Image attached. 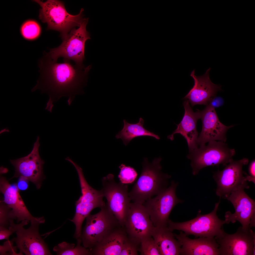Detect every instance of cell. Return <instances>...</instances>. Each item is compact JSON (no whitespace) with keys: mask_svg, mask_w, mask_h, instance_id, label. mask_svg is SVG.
I'll use <instances>...</instances> for the list:
<instances>
[{"mask_svg":"<svg viewBox=\"0 0 255 255\" xmlns=\"http://www.w3.org/2000/svg\"><path fill=\"white\" fill-rule=\"evenodd\" d=\"M119 168L120 171L118 177L121 183L124 184L130 183L135 180L138 174L133 168L123 164H121Z\"/></svg>","mask_w":255,"mask_h":255,"instance_id":"cell-26","label":"cell"},{"mask_svg":"<svg viewBox=\"0 0 255 255\" xmlns=\"http://www.w3.org/2000/svg\"><path fill=\"white\" fill-rule=\"evenodd\" d=\"M41 8L39 18L47 24V29L59 31L62 39L76 27H80L85 18L83 17L84 9L81 8L79 13L74 15L67 11L64 2L56 0H48L44 2L36 0Z\"/></svg>","mask_w":255,"mask_h":255,"instance_id":"cell-3","label":"cell"},{"mask_svg":"<svg viewBox=\"0 0 255 255\" xmlns=\"http://www.w3.org/2000/svg\"><path fill=\"white\" fill-rule=\"evenodd\" d=\"M114 176L109 174L102 179L101 189L107 199V205L121 225L123 227L131 201L129 196L127 185L117 183Z\"/></svg>","mask_w":255,"mask_h":255,"instance_id":"cell-9","label":"cell"},{"mask_svg":"<svg viewBox=\"0 0 255 255\" xmlns=\"http://www.w3.org/2000/svg\"><path fill=\"white\" fill-rule=\"evenodd\" d=\"M16 219L11 209L3 201L0 203V226L7 228L10 221Z\"/></svg>","mask_w":255,"mask_h":255,"instance_id":"cell-27","label":"cell"},{"mask_svg":"<svg viewBox=\"0 0 255 255\" xmlns=\"http://www.w3.org/2000/svg\"><path fill=\"white\" fill-rule=\"evenodd\" d=\"M88 21V18H85L79 28L73 29L62 39V42L59 46L50 49L47 53L53 60L57 61L59 58L62 57L64 62L72 60L78 68L83 69L85 67L83 64L85 58V43L90 39L86 29Z\"/></svg>","mask_w":255,"mask_h":255,"instance_id":"cell-6","label":"cell"},{"mask_svg":"<svg viewBox=\"0 0 255 255\" xmlns=\"http://www.w3.org/2000/svg\"><path fill=\"white\" fill-rule=\"evenodd\" d=\"M183 104L185 113L182 119L179 124L177 125V129L171 134L168 136L167 138L172 140L174 134H180L186 140L190 152L198 147L197 140L198 134L196 124L197 120L200 118L201 111L197 110L194 112L188 100L185 101Z\"/></svg>","mask_w":255,"mask_h":255,"instance_id":"cell-19","label":"cell"},{"mask_svg":"<svg viewBox=\"0 0 255 255\" xmlns=\"http://www.w3.org/2000/svg\"><path fill=\"white\" fill-rule=\"evenodd\" d=\"M200 118L202 122V128L197 139L198 147L213 141L218 140L225 142L227 131L234 126H226L221 123L215 108L209 103L201 111Z\"/></svg>","mask_w":255,"mask_h":255,"instance_id":"cell-16","label":"cell"},{"mask_svg":"<svg viewBox=\"0 0 255 255\" xmlns=\"http://www.w3.org/2000/svg\"><path fill=\"white\" fill-rule=\"evenodd\" d=\"M123 127L122 130L118 132L115 136L116 138H121L125 145H127L133 139L137 137L150 136L159 140L160 137L157 135L146 129L144 127V121L140 118L138 123L136 124L128 123L125 119L123 120Z\"/></svg>","mask_w":255,"mask_h":255,"instance_id":"cell-23","label":"cell"},{"mask_svg":"<svg viewBox=\"0 0 255 255\" xmlns=\"http://www.w3.org/2000/svg\"><path fill=\"white\" fill-rule=\"evenodd\" d=\"M167 226L154 227L151 235L161 255H180L181 245Z\"/></svg>","mask_w":255,"mask_h":255,"instance_id":"cell-22","label":"cell"},{"mask_svg":"<svg viewBox=\"0 0 255 255\" xmlns=\"http://www.w3.org/2000/svg\"><path fill=\"white\" fill-rule=\"evenodd\" d=\"M26 178L23 176H20L17 184L19 189L21 190H25L27 189L28 187V181Z\"/></svg>","mask_w":255,"mask_h":255,"instance_id":"cell-32","label":"cell"},{"mask_svg":"<svg viewBox=\"0 0 255 255\" xmlns=\"http://www.w3.org/2000/svg\"><path fill=\"white\" fill-rule=\"evenodd\" d=\"M128 238L140 246L143 241L152 237L154 227L143 204L131 203L123 226Z\"/></svg>","mask_w":255,"mask_h":255,"instance_id":"cell-11","label":"cell"},{"mask_svg":"<svg viewBox=\"0 0 255 255\" xmlns=\"http://www.w3.org/2000/svg\"><path fill=\"white\" fill-rule=\"evenodd\" d=\"M209 68L203 75L196 76L193 70L190 76L194 81V85L184 97L192 106L197 104L207 105L217 92L221 90V86L213 83L209 77Z\"/></svg>","mask_w":255,"mask_h":255,"instance_id":"cell-17","label":"cell"},{"mask_svg":"<svg viewBox=\"0 0 255 255\" xmlns=\"http://www.w3.org/2000/svg\"><path fill=\"white\" fill-rule=\"evenodd\" d=\"M30 221L25 220L19 224H16L13 220L10 221V226L17 235L12 240L15 242L20 250V255H51L48 247L41 237L38 231L39 225L43 223L45 220L43 217H36L30 221L31 225L27 229L23 226L28 224Z\"/></svg>","mask_w":255,"mask_h":255,"instance_id":"cell-7","label":"cell"},{"mask_svg":"<svg viewBox=\"0 0 255 255\" xmlns=\"http://www.w3.org/2000/svg\"><path fill=\"white\" fill-rule=\"evenodd\" d=\"M14 232V230L10 226L9 227L8 229L7 227L0 226V240H9V236Z\"/></svg>","mask_w":255,"mask_h":255,"instance_id":"cell-31","label":"cell"},{"mask_svg":"<svg viewBox=\"0 0 255 255\" xmlns=\"http://www.w3.org/2000/svg\"><path fill=\"white\" fill-rule=\"evenodd\" d=\"M41 31L39 25L33 20L28 21L25 22L21 28L22 35L25 38L28 40H33L37 38Z\"/></svg>","mask_w":255,"mask_h":255,"instance_id":"cell-25","label":"cell"},{"mask_svg":"<svg viewBox=\"0 0 255 255\" xmlns=\"http://www.w3.org/2000/svg\"><path fill=\"white\" fill-rule=\"evenodd\" d=\"M223 102L222 98L219 97H214L210 101L209 103L214 108L222 105Z\"/></svg>","mask_w":255,"mask_h":255,"instance_id":"cell-33","label":"cell"},{"mask_svg":"<svg viewBox=\"0 0 255 255\" xmlns=\"http://www.w3.org/2000/svg\"><path fill=\"white\" fill-rule=\"evenodd\" d=\"M95 214L86 218L81 239L83 246L89 250L111 232L122 226L106 203Z\"/></svg>","mask_w":255,"mask_h":255,"instance_id":"cell-5","label":"cell"},{"mask_svg":"<svg viewBox=\"0 0 255 255\" xmlns=\"http://www.w3.org/2000/svg\"><path fill=\"white\" fill-rule=\"evenodd\" d=\"M216 240L219 245L220 255H255V234L251 229L240 226L235 233L230 234L225 231Z\"/></svg>","mask_w":255,"mask_h":255,"instance_id":"cell-13","label":"cell"},{"mask_svg":"<svg viewBox=\"0 0 255 255\" xmlns=\"http://www.w3.org/2000/svg\"><path fill=\"white\" fill-rule=\"evenodd\" d=\"M248 183L243 185L232 192L226 198L232 204L235 210L233 213L228 211L225 213V220L228 224L237 221L242 227L249 230L255 226V202L245 193L248 189Z\"/></svg>","mask_w":255,"mask_h":255,"instance_id":"cell-12","label":"cell"},{"mask_svg":"<svg viewBox=\"0 0 255 255\" xmlns=\"http://www.w3.org/2000/svg\"><path fill=\"white\" fill-rule=\"evenodd\" d=\"M14 242L12 240H7L5 242L3 245L0 246V255H20L19 253H16L17 249V246H13Z\"/></svg>","mask_w":255,"mask_h":255,"instance_id":"cell-30","label":"cell"},{"mask_svg":"<svg viewBox=\"0 0 255 255\" xmlns=\"http://www.w3.org/2000/svg\"><path fill=\"white\" fill-rule=\"evenodd\" d=\"M235 154V150L230 148L225 142L213 141L189 152L187 157L191 161L192 174L196 175L206 167L220 164L225 166L233 159Z\"/></svg>","mask_w":255,"mask_h":255,"instance_id":"cell-8","label":"cell"},{"mask_svg":"<svg viewBox=\"0 0 255 255\" xmlns=\"http://www.w3.org/2000/svg\"><path fill=\"white\" fill-rule=\"evenodd\" d=\"M178 184L172 181L164 191L155 197L148 199L143 204L154 227L167 226L173 209L177 204L183 202L176 195Z\"/></svg>","mask_w":255,"mask_h":255,"instance_id":"cell-10","label":"cell"},{"mask_svg":"<svg viewBox=\"0 0 255 255\" xmlns=\"http://www.w3.org/2000/svg\"><path fill=\"white\" fill-rule=\"evenodd\" d=\"M128 238L124 228L121 226L111 232L90 250L91 255H120Z\"/></svg>","mask_w":255,"mask_h":255,"instance_id":"cell-21","label":"cell"},{"mask_svg":"<svg viewBox=\"0 0 255 255\" xmlns=\"http://www.w3.org/2000/svg\"><path fill=\"white\" fill-rule=\"evenodd\" d=\"M220 201L215 204L214 209L208 214L202 215L198 212L194 219L182 222H175L169 219L167 227L172 232L174 230L183 231L187 236L193 235L196 237L215 238L221 237L225 232L223 226L227 224V221L220 219L217 215Z\"/></svg>","mask_w":255,"mask_h":255,"instance_id":"cell-4","label":"cell"},{"mask_svg":"<svg viewBox=\"0 0 255 255\" xmlns=\"http://www.w3.org/2000/svg\"><path fill=\"white\" fill-rule=\"evenodd\" d=\"M77 245L63 242L55 246L53 249L58 255H91L90 250L81 245V239L77 240Z\"/></svg>","mask_w":255,"mask_h":255,"instance_id":"cell-24","label":"cell"},{"mask_svg":"<svg viewBox=\"0 0 255 255\" xmlns=\"http://www.w3.org/2000/svg\"><path fill=\"white\" fill-rule=\"evenodd\" d=\"M249 162L245 158L238 161L232 159L223 170L214 173L213 177L217 184L216 193L218 196L226 199L233 191L247 183L242 168Z\"/></svg>","mask_w":255,"mask_h":255,"instance_id":"cell-14","label":"cell"},{"mask_svg":"<svg viewBox=\"0 0 255 255\" xmlns=\"http://www.w3.org/2000/svg\"><path fill=\"white\" fill-rule=\"evenodd\" d=\"M175 238L181 245L180 255H219V245L215 238L191 239L182 231Z\"/></svg>","mask_w":255,"mask_h":255,"instance_id":"cell-18","label":"cell"},{"mask_svg":"<svg viewBox=\"0 0 255 255\" xmlns=\"http://www.w3.org/2000/svg\"><path fill=\"white\" fill-rule=\"evenodd\" d=\"M255 161L254 160L250 163L249 167V175L253 178L255 179Z\"/></svg>","mask_w":255,"mask_h":255,"instance_id":"cell-34","label":"cell"},{"mask_svg":"<svg viewBox=\"0 0 255 255\" xmlns=\"http://www.w3.org/2000/svg\"><path fill=\"white\" fill-rule=\"evenodd\" d=\"M139 246L128 238L124 243L120 255H137Z\"/></svg>","mask_w":255,"mask_h":255,"instance_id":"cell-29","label":"cell"},{"mask_svg":"<svg viewBox=\"0 0 255 255\" xmlns=\"http://www.w3.org/2000/svg\"><path fill=\"white\" fill-rule=\"evenodd\" d=\"M39 137L34 144L30 153L26 156L16 160H11L15 168L14 178L23 176L33 183L38 189L41 187L43 176L44 161L40 157L39 152Z\"/></svg>","mask_w":255,"mask_h":255,"instance_id":"cell-15","label":"cell"},{"mask_svg":"<svg viewBox=\"0 0 255 255\" xmlns=\"http://www.w3.org/2000/svg\"><path fill=\"white\" fill-rule=\"evenodd\" d=\"M139 251L141 255H161L152 237L141 243Z\"/></svg>","mask_w":255,"mask_h":255,"instance_id":"cell-28","label":"cell"},{"mask_svg":"<svg viewBox=\"0 0 255 255\" xmlns=\"http://www.w3.org/2000/svg\"><path fill=\"white\" fill-rule=\"evenodd\" d=\"M0 190L4 195L3 201L12 209L17 222L34 218L30 213L21 198L17 184H10L5 177L0 179Z\"/></svg>","mask_w":255,"mask_h":255,"instance_id":"cell-20","label":"cell"},{"mask_svg":"<svg viewBox=\"0 0 255 255\" xmlns=\"http://www.w3.org/2000/svg\"><path fill=\"white\" fill-rule=\"evenodd\" d=\"M162 160L160 157L156 158L150 163L147 158L144 159L140 175L128 193L133 202L143 204L148 199L168 187V180L171 176L162 172Z\"/></svg>","mask_w":255,"mask_h":255,"instance_id":"cell-2","label":"cell"},{"mask_svg":"<svg viewBox=\"0 0 255 255\" xmlns=\"http://www.w3.org/2000/svg\"><path fill=\"white\" fill-rule=\"evenodd\" d=\"M38 66L40 76L31 91L39 89L42 93L49 95L45 108L48 111L52 112L53 103L62 97H68L67 102L70 106L76 95L84 93L83 88L86 85L91 65L81 69L70 62L58 63L44 52L38 60Z\"/></svg>","mask_w":255,"mask_h":255,"instance_id":"cell-1","label":"cell"}]
</instances>
